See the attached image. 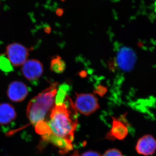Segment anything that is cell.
<instances>
[{"instance_id":"1","label":"cell","mask_w":156,"mask_h":156,"mask_svg":"<svg viewBox=\"0 0 156 156\" xmlns=\"http://www.w3.org/2000/svg\"><path fill=\"white\" fill-rule=\"evenodd\" d=\"M50 115L48 121L35 126L36 131L43 139L53 143L63 151L72 149V143L77 126L76 119L73 118L67 105L63 103L55 104Z\"/></svg>"},{"instance_id":"2","label":"cell","mask_w":156,"mask_h":156,"mask_svg":"<svg viewBox=\"0 0 156 156\" xmlns=\"http://www.w3.org/2000/svg\"><path fill=\"white\" fill-rule=\"evenodd\" d=\"M57 83H53L29 102L27 110V117L34 126L44 122L54 106L57 93Z\"/></svg>"},{"instance_id":"3","label":"cell","mask_w":156,"mask_h":156,"mask_svg":"<svg viewBox=\"0 0 156 156\" xmlns=\"http://www.w3.org/2000/svg\"><path fill=\"white\" fill-rule=\"evenodd\" d=\"M76 95L75 107L82 114L89 115L100 108L98 99L93 94L81 93L76 94Z\"/></svg>"},{"instance_id":"4","label":"cell","mask_w":156,"mask_h":156,"mask_svg":"<svg viewBox=\"0 0 156 156\" xmlns=\"http://www.w3.org/2000/svg\"><path fill=\"white\" fill-rule=\"evenodd\" d=\"M6 56L12 65L14 66H22L27 60L29 50L25 46L19 43L10 44L6 48Z\"/></svg>"},{"instance_id":"5","label":"cell","mask_w":156,"mask_h":156,"mask_svg":"<svg viewBox=\"0 0 156 156\" xmlns=\"http://www.w3.org/2000/svg\"><path fill=\"white\" fill-rule=\"evenodd\" d=\"M21 66L22 74L29 81L38 80L43 74L44 72L43 64L37 59H28Z\"/></svg>"},{"instance_id":"6","label":"cell","mask_w":156,"mask_h":156,"mask_svg":"<svg viewBox=\"0 0 156 156\" xmlns=\"http://www.w3.org/2000/svg\"><path fill=\"white\" fill-rule=\"evenodd\" d=\"M135 59V54L132 50L123 47L117 53L116 63L121 69L129 71L134 66Z\"/></svg>"},{"instance_id":"7","label":"cell","mask_w":156,"mask_h":156,"mask_svg":"<svg viewBox=\"0 0 156 156\" xmlns=\"http://www.w3.org/2000/svg\"><path fill=\"white\" fill-rule=\"evenodd\" d=\"M135 149L139 154L144 156L152 155L156 151V140L151 134L141 136L136 142Z\"/></svg>"},{"instance_id":"8","label":"cell","mask_w":156,"mask_h":156,"mask_svg":"<svg viewBox=\"0 0 156 156\" xmlns=\"http://www.w3.org/2000/svg\"><path fill=\"white\" fill-rule=\"evenodd\" d=\"M29 90L24 83L20 81H14L9 85L7 95L9 99L14 102H20L28 95Z\"/></svg>"},{"instance_id":"9","label":"cell","mask_w":156,"mask_h":156,"mask_svg":"<svg viewBox=\"0 0 156 156\" xmlns=\"http://www.w3.org/2000/svg\"><path fill=\"white\" fill-rule=\"evenodd\" d=\"M17 116L14 107L9 103L0 104V125H7Z\"/></svg>"},{"instance_id":"10","label":"cell","mask_w":156,"mask_h":156,"mask_svg":"<svg viewBox=\"0 0 156 156\" xmlns=\"http://www.w3.org/2000/svg\"><path fill=\"white\" fill-rule=\"evenodd\" d=\"M128 128L121 121L114 120L112 133L113 136L118 139H124L128 134Z\"/></svg>"},{"instance_id":"11","label":"cell","mask_w":156,"mask_h":156,"mask_svg":"<svg viewBox=\"0 0 156 156\" xmlns=\"http://www.w3.org/2000/svg\"><path fill=\"white\" fill-rule=\"evenodd\" d=\"M66 68L65 62L59 56L52 59L50 63V69L56 73H61Z\"/></svg>"},{"instance_id":"12","label":"cell","mask_w":156,"mask_h":156,"mask_svg":"<svg viewBox=\"0 0 156 156\" xmlns=\"http://www.w3.org/2000/svg\"><path fill=\"white\" fill-rule=\"evenodd\" d=\"M0 69L3 72L9 73L14 70L13 65L7 56L0 55Z\"/></svg>"},{"instance_id":"13","label":"cell","mask_w":156,"mask_h":156,"mask_svg":"<svg viewBox=\"0 0 156 156\" xmlns=\"http://www.w3.org/2000/svg\"><path fill=\"white\" fill-rule=\"evenodd\" d=\"M69 90V87L66 84H63L59 87V89L56 93L55 97L56 104L63 103L65 98L67 95L68 90Z\"/></svg>"},{"instance_id":"14","label":"cell","mask_w":156,"mask_h":156,"mask_svg":"<svg viewBox=\"0 0 156 156\" xmlns=\"http://www.w3.org/2000/svg\"><path fill=\"white\" fill-rule=\"evenodd\" d=\"M101 156H124L122 153L117 149H111L106 151Z\"/></svg>"},{"instance_id":"15","label":"cell","mask_w":156,"mask_h":156,"mask_svg":"<svg viewBox=\"0 0 156 156\" xmlns=\"http://www.w3.org/2000/svg\"><path fill=\"white\" fill-rule=\"evenodd\" d=\"M107 92V89L105 87L100 86L97 87V89L95 91V92L98 95L102 96Z\"/></svg>"},{"instance_id":"16","label":"cell","mask_w":156,"mask_h":156,"mask_svg":"<svg viewBox=\"0 0 156 156\" xmlns=\"http://www.w3.org/2000/svg\"><path fill=\"white\" fill-rule=\"evenodd\" d=\"M81 156H101L97 152L93 151H89L84 153Z\"/></svg>"}]
</instances>
